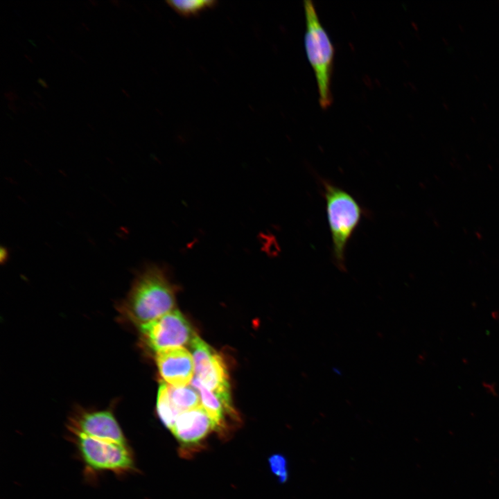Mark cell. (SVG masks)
<instances>
[{"label": "cell", "mask_w": 499, "mask_h": 499, "mask_svg": "<svg viewBox=\"0 0 499 499\" xmlns=\"http://www.w3.org/2000/svg\"><path fill=\"white\" fill-rule=\"evenodd\" d=\"M73 435L101 437L126 442L123 432L110 410L83 411L73 417L68 424Z\"/></svg>", "instance_id": "8"}, {"label": "cell", "mask_w": 499, "mask_h": 499, "mask_svg": "<svg viewBox=\"0 0 499 499\" xmlns=\"http://www.w3.org/2000/svg\"><path fill=\"white\" fill-rule=\"evenodd\" d=\"M322 183L333 257L338 268L344 270L346 247L360 222L363 210L356 198L344 189L327 181Z\"/></svg>", "instance_id": "2"}, {"label": "cell", "mask_w": 499, "mask_h": 499, "mask_svg": "<svg viewBox=\"0 0 499 499\" xmlns=\"http://www.w3.org/2000/svg\"><path fill=\"white\" fill-rule=\"evenodd\" d=\"M199 392L202 405L216 424L218 432L224 435L228 430L227 416L231 419H237L236 412L229 410L223 402L211 391L205 387L196 378L191 381Z\"/></svg>", "instance_id": "10"}, {"label": "cell", "mask_w": 499, "mask_h": 499, "mask_svg": "<svg viewBox=\"0 0 499 499\" xmlns=\"http://www.w3.org/2000/svg\"><path fill=\"white\" fill-rule=\"evenodd\" d=\"M269 463L271 471L279 478V480L286 481L288 478V469L287 462L283 456L274 455L270 457Z\"/></svg>", "instance_id": "14"}, {"label": "cell", "mask_w": 499, "mask_h": 499, "mask_svg": "<svg viewBox=\"0 0 499 499\" xmlns=\"http://www.w3.org/2000/svg\"><path fill=\"white\" fill-rule=\"evenodd\" d=\"M139 327L146 343L155 352L191 345L197 336L189 321L177 310Z\"/></svg>", "instance_id": "6"}, {"label": "cell", "mask_w": 499, "mask_h": 499, "mask_svg": "<svg viewBox=\"0 0 499 499\" xmlns=\"http://www.w3.org/2000/svg\"><path fill=\"white\" fill-rule=\"evenodd\" d=\"M156 363L162 378L173 387H183L191 383L194 362L191 353L182 347L156 352Z\"/></svg>", "instance_id": "9"}, {"label": "cell", "mask_w": 499, "mask_h": 499, "mask_svg": "<svg viewBox=\"0 0 499 499\" xmlns=\"http://www.w3.org/2000/svg\"><path fill=\"white\" fill-rule=\"evenodd\" d=\"M168 385L169 401L177 414V418L184 412L202 405L200 394L193 386L173 387L170 385Z\"/></svg>", "instance_id": "11"}, {"label": "cell", "mask_w": 499, "mask_h": 499, "mask_svg": "<svg viewBox=\"0 0 499 499\" xmlns=\"http://www.w3.org/2000/svg\"><path fill=\"white\" fill-rule=\"evenodd\" d=\"M175 294L165 271L156 265L147 266L135 278L122 313L140 326L170 312L175 304Z\"/></svg>", "instance_id": "1"}, {"label": "cell", "mask_w": 499, "mask_h": 499, "mask_svg": "<svg viewBox=\"0 0 499 499\" xmlns=\"http://www.w3.org/2000/svg\"><path fill=\"white\" fill-rule=\"evenodd\" d=\"M157 412L164 425L170 430L177 419L168 398V385L161 383L159 387L157 398Z\"/></svg>", "instance_id": "12"}, {"label": "cell", "mask_w": 499, "mask_h": 499, "mask_svg": "<svg viewBox=\"0 0 499 499\" xmlns=\"http://www.w3.org/2000/svg\"><path fill=\"white\" fill-rule=\"evenodd\" d=\"M306 19L304 46L317 80L319 102L322 107L329 106L333 100L331 79L333 67L334 46L321 23L311 0H304Z\"/></svg>", "instance_id": "3"}, {"label": "cell", "mask_w": 499, "mask_h": 499, "mask_svg": "<svg viewBox=\"0 0 499 499\" xmlns=\"http://www.w3.org/2000/svg\"><path fill=\"white\" fill-rule=\"evenodd\" d=\"M214 0H168L167 3L179 13L188 16L195 15L206 8L213 6Z\"/></svg>", "instance_id": "13"}, {"label": "cell", "mask_w": 499, "mask_h": 499, "mask_svg": "<svg viewBox=\"0 0 499 499\" xmlns=\"http://www.w3.org/2000/svg\"><path fill=\"white\" fill-rule=\"evenodd\" d=\"M195 378L215 394L231 411L234 409L227 365L222 356L198 336L191 342Z\"/></svg>", "instance_id": "5"}, {"label": "cell", "mask_w": 499, "mask_h": 499, "mask_svg": "<svg viewBox=\"0 0 499 499\" xmlns=\"http://www.w3.org/2000/svg\"><path fill=\"white\" fill-rule=\"evenodd\" d=\"M73 440L89 471L123 473L134 468L132 451L128 441L84 435H73Z\"/></svg>", "instance_id": "4"}, {"label": "cell", "mask_w": 499, "mask_h": 499, "mask_svg": "<svg viewBox=\"0 0 499 499\" xmlns=\"http://www.w3.org/2000/svg\"><path fill=\"white\" fill-rule=\"evenodd\" d=\"M170 432L177 439L182 453L189 455L199 448L212 432H218V429L202 405L179 414Z\"/></svg>", "instance_id": "7"}]
</instances>
